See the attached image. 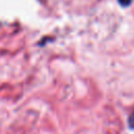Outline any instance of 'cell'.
<instances>
[{"label":"cell","mask_w":134,"mask_h":134,"mask_svg":"<svg viewBox=\"0 0 134 134\" xmlns=\"http://www.w3.org/2000/svg\"><path fill=\"white\" fill-rule=\"evenodd\" d=\"M128 125H129V127H130L131 129L134 130V112H132V113L130 114V116H129V118H128Z\"/></svg>","instance_id":"6da1fadb"},{"label":"cell","mask_w":134,"mask_h":134,"mask_svg":"<svg viewBox=\"0 0 134 134\" xmlns=\"http://www.w3.org/2000/svg\"><path fill=\"white\" fill-rule=\"evenodd\" d=\"M117 1H118V3H119L120 6H122V7H128L129 5H131V3H132L133 0H117Z\"/></svg>","instance_id":"7a4b0ae2"}]
</instances>
